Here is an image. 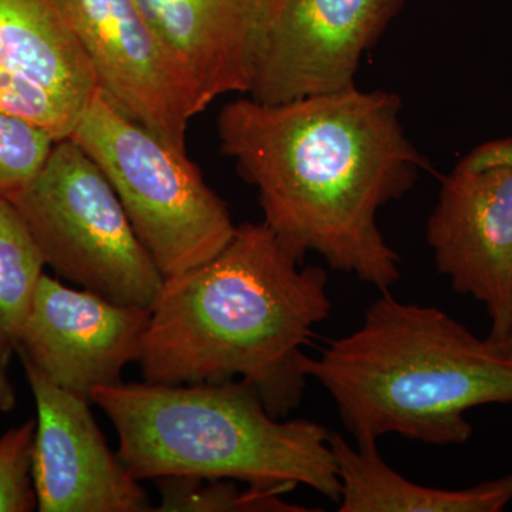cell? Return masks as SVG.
Returning a JSON list of instances; mask_svg holds the SVG:
<instances>
[{"mask_svg":"<svg viewBox=\"0 0 512 512\" xmlns=\"http://www.w3.org/2000/svg\"><path fill=\"white\" fill-rule=\"evenodd\" d=\"M0 67L79 114L100 89L57 0H0Z\"/></svg>","mask_w":512,"mask_h":512,"instance_id":"13","label":"cell"},{"mask_svg":"<svg viewBox=\"0 0 512 512\" xmlns=\"http://www.w3.org/2000/svg\"><path fill=\"white\" fill-rule=\"evenodd\" d=\"M437 271L483 303L488 338L512 332V137L485 141L441 180L427 221Z\"/></svg>","mask_w":512,"mask_h":512,"instance_id":"7","label":"cell"},{"mask_svg":"<svg viewBox=\"0 0 512 512\" xmlns=\"http://www.w3.org/2000/svg\"><path fill=\"white\" fill-rule=\"evenodd\" d=\"M92 63L101 92L138 123L185 150L201 113L190 74L138 0H57Z\"/></svg>","mask_w":512,"mask_h":512,"instance_id":"9","label":"cell"},{"mask_svg":"<svg viewBox=\"0 0 512 512\" xmlns=\"http://www.w3.org/2000/svg\"><path fill=\"white\" fill-rule=\"evenodd\" d=\"M5 367L0 365V412L6 413L15 407V390L10 384L8 377L5 376Z\"/></svg>","mask_w":512,"mask_h":512,"instance_id":"20","label":"cell"},{"mask_svg":"<svg viewBox=\"0 0 512 512\" xmlns=\"http://www.w3.org/2000/svg\"><path fill=\"white\" fill-rule=\"evenodd\" d=\"M9 200L62 278L151 311L165 278L110 181L72 138L56 141L39 173Z\"/></svg>","mask_w":512,"mask_h":512,"instance_id":"6","label":"cell"},{"mask_svg":"<svg viewBox=\"0 0 512 512\" xmlns=\"http://www.w3.org/2000/svg\"><path fill=\"white\" fill-rule=\"evenodd\" d=\"M330 311L325 269L301 268L264 222H245L220 254L165 279L138 363L151 383L239 377L284 419L308 382L303 346Z\"/></svg>","mask_w":512,"mask_h":512,"instance_id":"2","label":"cell"},{"mask_svg":"<svg viewBox=\"0 0 512 512\" xmlns=\"http://www.w3.org/2000/svg\"><path fill=\"white\" fill-rule=\"evenodd\" d=\"M505 350V352L510 353L512 355V332L508 335V338L503 340V342L498 343Z\"/></svg>","mask_w":512,"mask_h":512,"instance_id":"22","label":"cell"},{"mask_svg":"<svg viewBox=\"0 0 512 512\" xmlns=\"http://www.w3.org/2000/svg\"><path fill=\"white\" fill-rule=\"evenodd\" d=\"M308 379L325 387L359 441L386 434L434 446L473 436L468 410L512 403V355L436 306L382 292L359 328L306 356Z\"/></svg>","mask_w":512,"mask_h":512,"instance_id":"3","label":"cell"},{"mask_svg":"<svg viewBox=\"0 0 512 512\" xmlns=\"http://www.w3.org/2000/svg\"><path fill=\"white\" fill-rule=\"evenodd\" d=\"M158 36L190 74L204 111L248 94L268 0H138Z\"/></svg>","mask_w":512,"mask_h":512,"instance_id":"12","label":"cell"},{"mask_svg":"<svg viewBox=\"0 0 512 512\" xmlns=\"http://www.w3.org/2000/svg\"><path fill=\"white\" fill-rule=\"evenodd\" d=\"M340 483V512H500L512 501V473L460 490L426 487L393 470L377 441L353 447L330 434Z\"/></svg>","mask_w":512,"mask_h":512,"instance_id":"14","label":"cell"},{"mask_svg":"<svg viewBox=\"0 0 512 512\" xmlns=\"http://www.w3.org/2000/svg\"><path fill=\"white\" fill-rule=\"evenodd\" d=\"M160 512H299L309 511L286 503L281 488L239 487L228 478L164 477L157 478Z\"/></svg>","mask_w":512,"mask_h":512,"instance_id":"16","label":"cell"},{"mask_svg":"<svg viewBox=\"0 0 512 512\" xmlns=\"http://www.w3.org/2000/svg\"><path fill=\"white\" fill-rule=\"evenodd\" d=\"M9 359L10 353L8 352V350L3 348L2 343H0V365L5 367L6 365H8Z\"/></svg>","mask_w":512,"mask_h":512,"instance_id":"21","label":"cell"},{"mask_svg":"<svg viewBox=\"0 0 512 512\" xmlns=\"http://www.w3.org/2000/svg\"><path fill=\"white\" fill-rule=\"evenodd\" d=\"M92 403L116 427L117 456L138 481L228 478L288 493L306 485L339 503L329 431L275 417L245 380L123 382L94 390Z\"/></svg>","mask_w":512,"mask_h":512,"instance_id":"4","label":"cell"},{"mask_svg":"<svg viewBox=\"0 0 512 512\" xmlns=\"http://www.w3.org/2000/svg\"><path fill=\"white\" fill-rule=\"evenodd\" d=\"M400 111L396 93L356 86L276 104L242 97L221 110L218 137L293 256L316 252L386 292L400 279V258L377 214L433 170Z\"/></svg>","mask_w":512,"mask_h":512,"instance_id":"1","label":"cell"},{"mask_svg":"<svg viewBox=\"0 0 512 512\" xmlns=\"http://www.w3.org/2000/svg\"><path fill=\"white\" fill-rule=\"evenodd\" d=\"M36 420H28L0 437V512L37 510L32 476Z\"/></svg>","mask_w":512,"mask_h":512,"instance_id":"19","label":"cell"},{"mask_svg":"<svg viewBox=\"0 0 512 512\" xmlns=\"http://www.w3.org/2000/svg\"><path fill=\"white\" fill-rule=\"evenodd\" d=\"M0 113L43 128L56 141L70 137L82 116L42 87L2 67Z\"/></svg>","mask_w":512,"mask_h":512,"instance_id":"18","label":"cell"},{"mask_svg":"<svg viewBox=\"0 0 512 512\" xmlns=\"http://www.w3.org/2000/svg\"><path fill=\"white\" fill-rule=\"evenodd\" d=\"M404 0H268L248 96L276 104L355 87Z\"/></svg>","mask_w":512,"mask_h":512,"instance_id":"8","label":"cell"},{"mask_svg":"<svg viewBox=\"0 0 512 512\" xmlns=\"http://www.w3.org/2000/svg\"><path fill=\"white\" fill-rule=\"evenodd\" d=\"M150 309L120 305L43 274L16 352L53 383L92 402L138 362Z\"/></svg>","mask_w":512,"mask_h":512,"instance_id":"10","label":"cell"},{"mask_svg":"<svg viewBox=\"0 0 512 512\" xmlns=\"http://www.w3.org/2000/svg\"><path fill=\"white\" fill-rule=\"evenodd\" d=\"M46 262L16 205L0 197V343L10 355L28 319Z\"/></svg>","mask_w":512,"mask_h":512,"instance_id":"15","label":"cell"},{"mask_svg":"<svg viewBox=\"0 0 512 512\" xmlns=\"http://www.w3.org/2000/svg\"><path fill=\"white\" fill-rule=\"evenodd\" d=\"M56 140L43 128L0 113V197L9 198L46 163Z\"/></svg>","mask_w":512,"mask_h":512,"instance_id":"17","label":"cell"},{"mask_svg":"<svg viewBox=\"0 0 512 512\" xmlns=\"http://www.w3.org/2000/svg\"><path fill=\"white\" fill-rule=\"evenodd\" d=\"M37 419L32 476L42 512L153 511L146 490L107 446L83 399L22 360Z\"/></svg>","mask_w":512,"mask_h":512,"instance_id":"11","label":"cell"},{"mask_svg":"<svg viewBox=\"0 0 512 512\" xmlns=\"http://www.w3.org/2000/svg\"><path fill=\"white\" fill-rule=\"evenodd\" d=\"M70 138L106 175L165 279L210 261L234 237L227 202L185 150L128 116L100 89Z\"/></svg>","mask_w":512,"mask_h":512,"instance_id":"5","label":"cell"}]
</instances>
